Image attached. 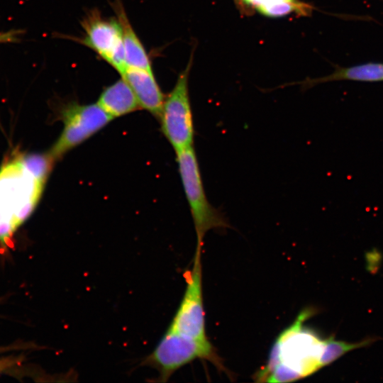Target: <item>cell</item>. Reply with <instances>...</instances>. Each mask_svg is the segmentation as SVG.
<instances>
[{
	"label": "cell",
	"instance_id": "ba28073f",
	"mask_svg": "<svg viewBox=\"0 0 383 383\" xmlns=\"http://www.w3.org/2000/svg\"><path fill=\"white\" fill-rule=\"evenodd\" d=\"M82 26L85 33L82 43L121 74L127 65L118 19L104 18L97 10H92L82 20Z\"/></svg>",
	"mask_w": 383,
	"mask_h": 383
},
{
	"label": "cell",
	"instance_id": "9c48e42d",
	"mask_svg": "<svg viewBox=\"0 0 383 383\" xmlns=\"http://www.w3.org/2000/svg\"><path fill=\"white\" fill-rule=\"evenodd\" d=\"M121 75L133 90L141 109L159 118L165 96L152 71L127 67Z\"/></svg>",
	"mask_w": 383,
	"mask_h": 383
},
{
	"label": "cell",
	"instance_id": "9a60e30c",
	"mask_svg": "<svg viewBox=\"0 0 383 383\" xmlns=\"http://www.w3.org/2000/svg\"><path fill=\"white\" fill-rule=\"evenodd\" d=\"M21 31L12 30L0 33V43H12L18 40Z\"/></svg>",
	"mask_w": 383,
	"mask_h": 383
},
{
	"label": "cell",
	"instance_id": "8992f818",
	"mask_svg": "<svg viewBox=\"0 0 383 383\" xmlns=\"http://www.w3.org/2000/svg\"><path fill=\"white\" fill-rule=\"evenodd\" d=\"M64 126L49 154L55 161L106 126L113 118L96 103L70 102L60 111Z\"/></svg>",
	"mask_w": 383,
	"mask_h": 383
},
{
	"label": "cell",
	"instance_id": "4fadbf2b",
	"mask_svg": "<svg viewBox=\"0 0 383 383\" xmlns=\"http://www.w3.org/2000/svg\"><path fill=\"white\" fill-rule=\"evenodd\" d=\"M270 16H281L294 12L307 14L309 6L299 0H242Z\"/></svg>",
	"mask_w": 383,
	"mask_h": 383
},
{
	"label": "cell",
	"instance_id": "7c38bea8",
	"mask_svg": "<svg viewBox=\"0 0 383 383\" xmlns=\"http://www.w3.org/2000/svg\"><path fill=\"white\" fill-rule=\"evenodd\" d=\"M350 79L374 82L383 80V64L370 63L338 70L326 77L310 79L303 84L310 85L327 81Z\"/></svg>",
	"mask_w": 383,
	"mask_h": 383
},
{
	"label": "cell",
	"instance_id": "6da1fadb",
	"mask_svg": "<svg viewBox=\"0 0 383 383\" xmlns=\"http://www.w3.org/2000/svg\"><path fill=\"white\" fill-rule=\"evenodd\" d=\"M54 161L49 153L21 155L0 168V241L8 243L33 211Z\"/></svg>",
	"mask_w": 383,
	"mask_h": 383
},
{
	"label": "cell",
	"instance_id": "52a82bcc",
	"mask_svg": "<svg viewBox=\"0 0 383 383\" xmlns=\"http://www.w3.org/2000/svg\"><path fill=\"white\" fill-rule=\"evenodd\" d=\"M202 245L196 244L192 266L185 274L186 287L169 328L191 338L209 342L202 296Z\"/></svg>",
	"mask_w": 383,
	"mask_h": 383
},
{
	"label": "cell",
	"instance_id": "30bf717a",
	"mask_svg": "<svg viewBox=\"0 0 383 383\" xmlns=\"http://www.w3.org/2000/svg\"><path fill=\"white\" fill-rule=\"evenodd\" d=\"M97 104L112 118L141 109L133 90L123 78L106 87Z\"/></svg>",
	"mask_w": 383,
	"mask_h": 383
},
{
	"label": "cell",
	"instance_id": "3957f363",
	"mask_svg": "<svg viewBox=\"0 0 383 383\" xmlns=\"http://www.w3.org/2000/svg\"><path fill=\"white\" fill-rule=\"evenodd\" d=\"M196 358L206 359L218 368L223 367L209 341L193 339L168 328L142 365L155 370L159 382H167L177 370Z\"/></svg>",
	"mask_w": 383,
	"mask_h": 383
},
{
	"label": "cell",
	"instance_id": "8fae6325",
	"mask_svg": "<svg viewBox=\"0 0 383 383\" xmlns=\"http://www.w3.org/2000/svg\"><path fill=\"white\" fill-rule=\"evenodd\" d=\"M112 6L122 29L127 67L152 71L150 58L139 38L132 28L122 4L119 0H116Z\"/></svg>",
	"mask_w": 383,
	"mask_h": 383
},
{
	"label": "cell",
	"instance_id": "277c9868",
	"mask_svg": "<svg viewBox=\"0 0 383 383\" xmlns=\"http://www.w3.org/2000/svg\"><path fill=\"white\" fill-rule=\"evenodd\" d=\"M176 158L195 228L196 244L202 245L208 231L228 225L222 213L207 199L194 146L177 153Z\"/></svg>",
	"mask_w": 383,
	"mask_h": 383
},
{
	"label": "cell",
	"instance_id": "7a4b0ae2",
	"mask_svg": "<svg viewBox=\"0 0 383 383\" xmlns=\"http://www.w3.org/2000/svg\"><path fill=\"white\" fill-rule=\"evenodd\" d=\"M313 314L311 309L303 310L295 321L282 331L272 348L267 364L257 372V381L264 382L279 365L289 368L300 379L320 369L323 340L303 326Z\"/></svg>",
	"mask_w": 383,
	"mask_h": 383
},
{
	"label": "cell",
	"instance_id": "5b68a950",
	"mask_svg": "<svg viewBox=\"0 0 383 383\" xmlns=\"http://www.w3.org/2000/svg\"><path fill=\"white\" fill-rule=\"evenodd\" d=\"M192 61L193 52L172 90L165 98L158 118L161 131L175 154L190 148L194 145V126L188 87Z\"/></svg>",
	"mask_w": 383,
	"mask_h": 383
},
{
	"label": "cell",
	"instance_id": "5bb4252c",
	"mask_svg": "<svg viewBox=\"0 0 383 383\" xmlns=\"http://www.w3.org/2000/svg\"><path fill=\"white\" fill-rule=\"evenodd\" d=\"M375 339L368 338L357 343L335 340L333 336L323 340V350L319 359L320 369L328 365L345 353L360 348L368 346Z\"/></svg>",
	"mask_w": 383,
	"mask_h": 383
}]
</instances>
